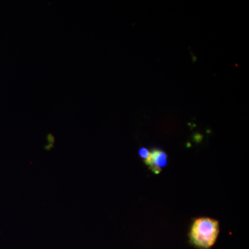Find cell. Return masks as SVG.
Instances as JSON below:
<instances>
[{
	"instance_id": "cell-1",
	"label": "cell",
	"mask_w": 249,
	"mask_h": 249,
	"mask_svg": "<svg viewBox=\"0 0 249 249\" xmlns=\"http://www.w3.org/2000/svg\"><path fill=\"white\" fill-rule=\"evenodd\" d=\"M219 232V222L211 218L196 219L192 226L190 237L198 248L209 249L214 245Z\"/></svg>"
},
{
	"instance_id": "cell-2",
	"label": "cell",
	"mask_w": 249,
	"mask_h": 249,
	"mask_svg": "<svg viewBox=\"0 0 249 249\" xmlns=\"http://www.w3.org/2000/svg\"><path fill=\"white\" fill-rule=\"evenodd\" d=\"M145 164L154 173L159 174L167 164V155L160 149H154L150 152L148 157L145 160Z\"/></svg>"
},
{
	"instance_id": "cell-3",
	"label": "cell",
	"mask_w": 249,
	"mask_h": 249,
	"mask_svg": "<svg viewBox=\"0 0 249 249\" xmlns=\"http://www.w3.org/2000/svg\"><path fill=\"white\" fill-rule=\"evenodd\" d=\"M149 154H150V152H149L148 150H147L146 148H145V147H142V148L139 150V155H140L142 158L145 159V160H146L147 157H148Z\"/></svg>"
}]
</instances>
